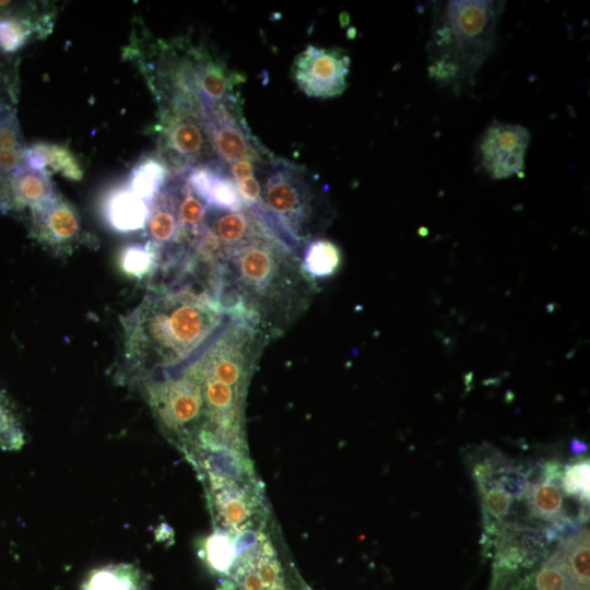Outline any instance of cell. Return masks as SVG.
Returning <instances> with one entry per match:
<instances>
[{"label":"cell","instance_id":"4","mask_svg":"<svg viewBox=\"0 0 590 590\" xmlns=\"http://www.w3.org/2000/svg\"><path fill=\"white\" fill-rule=\"evenodd\" d=\"M428 76L453 91L469 86L494 49L505 2H434Z\"/></svg>","mask_w":590,"mask_h":590},{"label":"cell","instance_id":"3","mask_svg":"<svg viewBox=\"0 0 590 590\" xmlns=\"http://www.w3.org/2000/svg\"><path fill=\"white\" fill-rule=\"evenodd\" d=\"M270 339L228 316L213 338L177 368L191 384L201 410L189 451L213 445L244 449V410L251 376Z\"/></svg>","mask_w":590,"mask_h":590},{"label":"cell","instance_id":"25","mask_svg":"<svg viewBox=\"0 0 590 590\" xmlns=\"http://www.w3.org/2000/svg\"><path fill=\"white\" fill-rule=\"evenodd\" d=\"M482 495L483 523H502L508 515L514 499L498 486H494Z\"/></svg>","mask_w":590,"mask_h":590},{"label":"cell","instance_id":"27","mask_svg":"<svg viewBox=\"0 0 590 590\" xmlns=\"http://www.w3.org/2000/svg\"><path fill=\"white\" fill-rule=\"evenodd\" d=\"M582 529V523L567 517L560 516L547 524L544 534L547 543H567L574 539Z\"/></svg>","mask_w":590,"mask_h":590},{"label":"cell","instance_id":"13","mask_svg":"<svg viewBox=\"0 0 590 590\" xmlns=\"http://www.w3.org/2000/svg\"><path fill=\"white\" fill-rule=\"evenodd\" d=\"M151 205L127 186H122L108 192L102 211L104 220L113 231L131 233L146 226Z\"/></svg>","mask_w":590,"mask_h":590},{"label":"cell","instance_id":"26","mask_svg":"<svg viewBox=\"0 0 590 590\" xmlns=\"http://www.w3.org/2000/svg\"><path fill=\"white\" fill-rule=\"evenodd\" d=\"M496 484L511 499H519L523 497L527 489L524 471L519 467L508 463L497 474Z\"/></svg>","mask_w":590,"mask_h":590},{"label":"cell","instance_id":"11","mask_svg":"<svg viewBox=\"0 0 590 590\" xmlns=\"http://www.w3.org/2000/svg\"><path fill=\"white\" fill-rule=\"evenodd\" d=\"M26 145L15 108L0 105V213H8L11 182L25 165Z\"/></svg>","mask_w":590,"mask_h":590},{"label":"cell","instance_id":"19","mask_svg":"<svg viewBox=\"0 0 590 590\" xmlns=\"http://www.w3.org/2000/svg\"><path fill=\"white\" fill-rule=\"evenodd\" d=\"M523 496L531 516L545 521L560 517L564 496L558 483L543 481L528 486Z\"/></svg>","mask_w":590,"mask_h":590},{"label":"cell","instance_id":"29","mask_svg":"<svg viewBox=\"0 0 590 590\" xmlns=\"http://www.w3.org/2000/svg\"><path fill=\"white\" fill-rule=\"evenodd\" d=\"M256 162L251 160H240L229 165V176L235 182L246 180L256 176Z\"/></svg>","mask_w":590,"mask_h":590},{"label":"cell","instance_id":"15","mask_svg":"<svg viewBox=\"0 0 590 590\" xmlns=\"http://www.w3.org/2000/svg\"><path fill=\"white\" fill-rule=\"evenodd\" d=\"M56 191L47 170L33 169L25 164L11 182L8 213L32 209L52 197Z\"/></svg>","mask_w":590,"mask_h":590},{"label":"cell","instance_id":"14","mask_svg":"<svg viewBox=\"0 0 590 590\" xmlns=\"http://www.w3.org/2000/svg\"><path fill=\"white\" fill-rule=\"evenodd\" d=\"M47 22V16L34 17L10 1H0V54L10 56L21 50Z\"/></svg>","mask_w":590,"mask_h":590},{"label":"cell","instance_id":"10","mask_svg":"<svg viewBox=\"0 0 590 590\" xmlns=\"http://www.w3.org/2000/svg\"><path fill=\"white\" fill-rule=\"evenodd\" d=\"M184 177L209 209L237 211L245 206L235 181L220 163L192 166L184 173Z\"/></svg>","mask_w":590,"mask_h":590},{"label":"cell","instance_id":"21","mask_svg":"<svg viewBox=\"0 0 590 590\" xmlns=\"http://www.w3.org/2000/svg\"><path fill=\"white\" fill-rule=\"evenodd\" d=\"M202 557L213 573L227 576L237 559L229 533L217 530L208 536L202 548Z\"/></svg>","mask_w":590,"mask_h":590},{"label":"cell","instance_id":"12","mask_svg":"<svg viewBox=\"0 0 590 590\" xmlns=\"http://www.w3.org/2000/svg\"><path fill=\"white\" fill-rule=\"evenodd\" d=\"M145 227H148V241L154 247L160 258L174 245L178 233L177 189L174 177L165 182L152 202Z\"/></svg>","mask_w":590,"mask_h":590},{"label":"cell","instance_id":"7","mask_svg":"<svg viewBox=\"0 0 590 590\" xmlns=\"http://www.w3.org/2000/svg\"><path fill=\"white\" fill-rule=\"evenodd\" d=\"M351 58L339 48L308 45L292 66V78L297 87L314 98H332L347 87Z\"/></svg>","mask_w":590,"mask_h":590},{"label":"cell","instance_id":"28","mask_svg":"<svg viewBox=\"0 0 590 590\" xmlns=\"http://www.w3.org/2000/svg\"><path fill=\"white\" fill-rule=\"evenodd\" d=\"M4 56L0 54V105H11L15 103L16 90L15 85L17 84L14 81L16 73H13L12 66L5 67L7 62L4 61Z\"/></svg>","mask_w":590,"mask_h":590},{"label":"cell","instance_id":"30","mask_svg":"<svg viewBox=\"0 0 590 590\" xmlns=\"http://www.w3.org/2000/svg\"><path fill=\"white\" fill-rule=\"evenodd\" d=\"M570 448H571L574 453L579 455V453H582V452L587 451L588 447H587L586 442L580 441L577 438H573L571 441H570Z\"/></svg>","mask_w":590,"mask_h":590},{"label":"cell","instance_id":"8","mask_svg":"<svg viewBox=\"0 0 590 590\" xmlns=\"http://www.w3.org/2000/svg\"><path fill=\"white\" fill-rule=\"evenodd\" d=\"M529 131L520 126L494 122L482 133L477 143L481 169L492 179H506L524 169Z\"/></svg>","mask_w":590,"mask_h":590},{"label":"cell","instance_id":"18","mask_svg":"<svg viewBox=\"0 0 590 590\" xmlns=\"http://www.w3.org/2000/svg\"><path fill=\"white\" fill-rule=\"evenodd\" d=\"M302 264L311 278H326L332 275L339 268L341 253L338 246L324 238L310 240L305 247Z\"/></svg>","mask_w":590,"mask_h":590},{"label":"cell","instance_id":"1","mask_svg":"<svg viewBox=\"0 0 590 590\" xmlns=\"http://www.w3.org/2000/svg\"><path fill=\"white\" fill-rule=\"evenodd\" d=\"M187 276L228 316L251 323L270 341L293 327L316 293L298 253L261 219L244 239L229 245L222 244L204 224Z\"/></svg>","mask_w":590,"mask_h":590},{"label":"cell","instance_id":"9","mask_svg":"<svg viewBox=\"0 0 590 590\" xmlns=\"http://www.w3.org/2000/svg\"><path fill=\"white\" fill-rule=\"evenodd\" d=\"M30 213L31 235L56 256L71 253L84 240L76 210L58 191Z\"/></svg>","mask_w":590,"mask_h":590},{"label":"cell","instance_id":"6","mask_svg":"<svg viewBox=\"0 0 590 590\" xmlns=\"http://www.w3.org/2000/svg\"><path fill=\"white\" fill-rule=\"evenodd\" d=\"M161 101L158 158L167 172L177 176L199 164L219 163L201 105L176 94L163 95Z\"/></svg>","mask_w":590,"mask_h":590},{"label":"cell","instance_id":"16","mask_svg":"<svg viewBox=\"0 0 590 590\" xmlns=\"http://www.w3.org/2000/svg\"><path fill=\"white\" fill-rule=\"evenodd\" d=\"M81 590H150L144 573L134 564H108L92 569Z\"/></svg>","mask_w":590,"mask_h":590},{"label":"cell","instance_id":"23","mask_svg":"<svg viewBox=\"0 0 590 590\" xmlns=\"http://www.w3.org/2000/svg\"><path fill=\"white\" fill-rule=\"evenodd\" d=\"M25 444V435L20 416L7 393L0 389V449L20 450Z\"/></svg>","mask_w":590,"mask_h":590},{"label":"cell","instance_id":"24","mask_svg":"<svg viewBox=\"0 0 590 590\" xmlns=\"http://www.w3.org/2000/svg\"><path fill=\"white\" fill-rule=\"evenodd\" d=\"M589 474L588 459L567 464L563 470L562 487L568 496L589 503Z\"/></svg>","mask_w":590,"mask_h":590},{"label":"cell","instance_id":"17","mask_svg":"<svg viewBox=\"0 0 590 590\" xmlns=\"http://www.w3.org/2000/svg\"><path fill=\"white\" fill-rule=\"evenodd\" d=\"M167 169L158 157L144 156L131 169L127 187L152 204L166 182Z\"/></svg>","mask_w":590,"mask_h":590},{"label":"cell","instance_id":"20","mask_svg":"<svg viewBox=\"0 0 590 590\" xmlns=\"http://www.w3.org/2000/svg\"><path fill=\"white\" fill-rule=\"evenodd\" d=\"M38 154L44 163L45 169L59 173L70 180H80L83 177V168L68 148L60 144L38 142L30 146Z\"/></svg>","mask_w":590,"mask_h":590},{"label":"cell","instance_id":"5","mask_svg":"<svg viewBox=\"0 0 590 590\" xmlns=\"http://www.w3.org/2000/svg\"><path fill=\"white\" fill-rule=\"evenodd\" d=\"M268 166L259 204L251 211L297 252L319 238L328 222L321 189L304 167L274 156Z\"/></svg>","mask_w":590,"mask_h":590},{"label":"cell","instance_id":"2","mask_svg":"<svg viewBox=\"0 0 590 590\" xmlns=\"http://www.w3.org/2000/svg\"><path fill=\"white\" fill-rule=\"evenodd\" d=\"M227 318L221 304L194 284L149 285L138 306L121 317L119 380L138 386L179 367L213 338Z\"/></svg>","mask_w":590,"mask_h":590},{"label":"cell","instance_id":"22","mask_svg":"<svg viewBox=\"0 0 590 590\" xmlns=\"http://www.w3.org/2000/svg\"><path fill=\"white\" fill-rule=\"evenodd\" d=\"M158 255L149 243L127 246L120 253L119 264L122 271L137 279H149L155 272Z\"/></svg>","mask_w":590,"mask_h":590}]
</instances>
